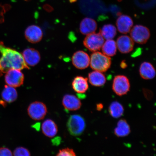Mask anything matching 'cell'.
<instances>
[{
    "label": "cell",
    "mask_w": 156,
    "mask_h": 156,
    "mask_svg": "<svg viewBox=\"0 0 156 156\" xmlns=\"http://www.w3.org/2000/svg\"><path fill=\"white\" fill-rule=\"evenodd\" d=\"M120 67L122 69H125V68L127 67V65L125 61L123 60V61L120 64Z\"/></svg>",
    "instance_id": "f546056e"
},
{
    "label": "cell",
    "mask_w": 156,
    "mask_h": 156,
    "mask_svg": "<svg viewBox=\"0 0 156 156\" xmlns=\"http://www.w3.org/2000/svg\"><path fill=\"white\" fill-rule=\"evenodd\" d=\"M62 103L66 111H77L81 108L82 105L81 101L78 98L70 94L64 95Z\"/></svg>",
    "instance_id": "7c38bea8"
},
{
    "label": "cell",
    "mask_w": 156,
    "mask_h": 156,
    "mask_svg": "<svg viewBox=\"0 0 156 156\" xmlns=\"http://www.w3.org/2000/svg\"><path fill=\"white\" fill-rule=\"evenodd\" d=\"M130 129L129 125L125 120H120L114 130L115 134L118 137H124L130 133Z\"/></svg>",
    "instance_id": "44dd1931"
},
{
    "label": "cell",
    "mask_w": 156,
    "mask_h": 156,
    "mask_svg": "<svg viewBox=\"0 0 156 156\" xmlns=\"http://www.w3.org/2000/svg\"><path fill=\"white\" fill-rule=\"evenodd\" d=\"M22 54L25 63L28 66L34 67L37 65L40 61V52L35 49L27 48L24 50Z\"/></svg>",
    "instance_id": "5bb4252c"
},
{
    "label": "cell",
    "mask_w": 156,
    "mask_h": 156,
    "mask_svg": "<svg viewBox=\"0 0 156 156\" xmlns=\"http://www.w3.org/2000/svg\"><path fill=\"white\" fill-rule=\"evenodd\" d=\"M99 34L105 40H112L116 35L117 29L112 24L105 25L100 29Z\"/></svg>",
    "instance_id": "7402d4cb"
},
{
    "label": "cell",
    "mask_w": 156,
    "mask_h": 156,
    "mask_svg": "<svg viewBox=\"0 0 156 156\" xmlns=\"http://www.w3.org/2000/svg\"><path fill=\"white\" fill-rule=\"evenodd\" d=\"M42 130L45 136L48 137L52 138L57 134L58 128L57 125L53 120L48 119L43 122Z\"/></svg>",
    "instance_id": "d6986e66"
},
{
    "label": "cell",
    "mask_w": 156,
    "mask_h": 156,
    "mask_svg": "<svg viewBox=\"0 0 156 156\" xmlns=\"http://www.w3.org/2000/svg\"><path fill=\"white\" fill-rule=\"evenodd\" d=\"M73 65L79 69H84L90 65V57L86 52L78 51L74 53L72 58Z\"/></svg>",
    "instance_id": "9c48e42d"
},
{
    "label": "cell",
    "mask_w": 156,
    "mask_h": 156,
    "mask_svg": "<svg viewBox=\"0 0 156 156\" xmlns=\"http://www.w3.org/2000/svg\"><path fill=\"white\" fill-rule=\"evenodd\" d=\"M0 75L12 69H29L24 61L22 54L16 50L5 46L0 41Z\"/></svg>",
    "instance_id": "6da1fadb"
},
{
    "label": "cell",
    "mask_w": 156,
    "mask_h": 156,
    "mask_svg": "<svg viewBox=\"0 0 156 156\" xmlns=\"http://www.w3.org/2000/svg\"><path fill=\"white\" fill-rule=\"evenodd\" d=\"M13 155V156H31L30 152L29 150L23 147L16 148Z\"/></svg>",
    "instance_id": "d4e9b609"
},
{
    "label": "cell",
    "mask_w": 156,
    "mask_h": 156,
    "mask_svg": "<svg viewBox=\"0 0 156 156\" xmlns=\"http://www.w3.org/2000/svg\"><path fill=\"white\" fill-rule=\"evenodd\" d=\"M133 25L131 17L126 15H120L116 21L117 28L119 32L123 34L129 33Z\"/></svg>",
    "instance_id": "4fadbf2b"
},
{
    "label": "cell",
    "mask_w": 156,
    "mask_h": 156,
    "mask_svg": "<svg viewBox=\"0 0 156 156\" xmlns=\"http://www.w3.org/2000/svg\"><path fill=\"white\" fill-rule=\"evenodd\" d=\"M109 112L113 118H118L123 114L124 109L121 103L117 101H114L110 105Z\"/></svg>",
    "instance_id": "cb8c5ba5"
},
{
    "label": "cell",
    "mask_w": 156,
    "mask_h": 156,
    "mask_svg": "<svg viewBox=\"0 0 156 156\" xmlns=\"http://www.w3.org/2000/svg\"><path fill=\"white\" fill-rule=\"evenodd\" d=\"M112 65L111 58L99 51L93 52L90 57V65L93 69L104 73Z\"/></svg>",
    "instance_id": "7a4b0ae2"
},
{
    "label": "cell",
    "mask_w": 156,
    "mask_h": 156,
    "mask_svg": "<svg viewBox=\"0 0 156 156\" xmlns=\"http://www.w3.org/2000/svg\"><path fill=\"white\" fill-rule=\"evenodd\" d=\"M25 1H28V0H25Z\"/></svg>",
    "instance_id": "1f68e13d"
},
{
    "label": "cell",
    "mask_w": 156,
    "mask_h": 156,
    "mask_svg": "<svg viewBox=\"0 0 156 156\" xmlns=\"http://www.w3.org/2000/svg\"><path fill=\"white\" fill-rule=\"evenodd\" d=\"M105 41V39L99 33H94L87 35L83 44L88 50L93 52L100 50Z\"/></svg>",
    "instance_id": "52a82bcc"
},
{
    "label": "cell",
    "mask_w": 156,
    "mask_h": 156,
    "mask_svg": "<svg viewBox=\"0 0 156 156\" xmlns=\"http://www.w3.org/2000/svg\"><path fill=\"white\" fill-rule=\"evenodd\" d=\"M67 126L70 134L74 136L81 135L86 128L84 119L79 115H73L69 117L67 121Z\"/></svg>",
    "instance_id": "3957f363"
},
{
    "label": "cell",
    "mask_w": 156,
    "mask_h": 156,
    "mask_svg": "<svg viewBox=\"0 0 156 156\" xmlns=\"http://www.w3.org/2000/svg\"><path fill=\"white\" fill-rule=\"evenodd\" d=\"M102 107H103V106H102V105H101V104H99L98 105V106H97V107H98V110H99V109H101V108H102Z\"/></svg>",
    "instance_id": "4dcf8cb0"
},
{
    "label": "cell",
    "mask_w": 156,
    "mask_h": 156,
    "mask_svg": "<svg viewBox=\"0 0 156 156\" xmlns=\"http://www.w3.org/2000/svg\"><path fill=\"white\" fill-rule=\"evenodd\" d=\"M87 79L91 85L95 87L103 86L106 82L104 74L102 72L95 70L89 74Z\"/></svg>",
    "instance_id": "ac0fdd59"
},
{
    "label": "cell",
    "mask_w": 156,
    "mask_h": 156,
    "mask_svg": "<svg viewBox=\"0 0 156 156\" xmlns=\"http://www.w3.org/2000/svg\"><path fill=\"white\" fill-rule=\"evenodd\" d=\"M44 9L46 11L48 12H51L53 10V8L50 6L48 4H46L44 6Z\"/></svg>",
    "instance_id": "f1b7e54d"
},
{
    "label": "cell",
    "mask_w": 156,
    "mask_h": 156,
    "mask_svg": "<svg viewBox=\"0 0 156 156\" xmlns=\"http://www.w3.org/2000/svg\"><path fill=\"white\" fill-rule=\"evenodd\" d=\"M73 90L79 95L84 94L89 88L87 78L80 76L75 77L72 83Z\"/></svg>",
    "instance_id": "2e32d148"
},
{
    "label": "cell",
    "mask_w": 156,
    "mask_h": 156,
    "mask_svg": "<svg viewBox=\"0 0 156 156\" xmlns=\"http://www.w3.org/2000/svg\"><path fill=\"white\" fill-rule=\"evenodd\" d=\"M5 73V81L7 85L15 88L20 87L24 83V76L20 70L10 69Z\"/></svg>",
    "instance_id": "ba28073f"
},
{
    "label": "cell",
    "mask_w": 156,
    "mask_h": 156,
    "mask_svg": "<svg viewBox=\"0 0 156 156\" xmlns=\"http://www.w3.org/2000/svg\"><path fill=\"white\" fill-rule=\"evenodd\" d=\"M97 29V23L94 20L88 17L83 19L80 25V31L82 34L89 35L95 33Z\"/></svg>",
    "instance_id": "9a60e30c"
},
{
    "label": "cell",
    "mask_w": 156,
    "mask_h": 156,
    "mask_svg": "<svg viewBox=\"0 0 156 156\" xmlns=\"http://www.w3.org/2000/svg\"><path fill=\"white\" fill-rule=\"evenodd\" d=\"M130 37L134 42L144 44L147 42L151 36L149 29L142 25H136L130 31Z\"/></svg>",
    "instance_id": "277c9868"
},
{
    "label": "cell",
    "mask_w": 156,
    "mask_h": 156,
    "mask_svg": "<svg viewBox=\"0 0 156 156\" xmlns=\"http://www.w3.org/2000/svg\"><path fill=\"white\" fill-rule=\"evenodd\" d=\"M139 73L142 79L145 80H151L155 77V68L149 62H144L140 66Z\"/></svg>",
    "instance_id": "e0dca14e"
},
{
    "label": "cell",
    "mask_w": 156,
    "mask_h": 156,
    "mask_svg": "<svg viewBox=\"0 0 156 156\" xmlns=\"http://www.w3.org/2000/svg\"><path fill=\"white\" fill-rule=\"evenodd\" d=\"M101 48L102 53L110 57L115 55L118 49L116 42L113 39L106 40L103 44Z\"/></svg>",
    "instance_id": "603a6c76"
},
{
    "label": "cell",
    "mask_w": 156,
    "mask_h": 156,
    "mask_svg": "<svg viewBox=\"0 0 156 156\" xmlns=\"http://www.w3.org/2000/svg\"><path fill=\"white\" fill-rule=\"evenodd\" d=\"M26 40L32 44L40 42L43 36V33L40 27L32 25L27 27L24 33Z\"/></svg>",
    "instance_id": "30bf717a"
},
{
    "label": "cell",
    "mask_w": 156,
    "mask_h": 156,
    "mask_svg": "<svg viewBox=\"0 0 156 156\" xmlns=\"http://www.w3.org/2000/svg\"><path fill=\"white\" fill-rule=\"evenodd\" d=\"M7 9L6 7L0 6V23H2L4 21V13L6 10Z\"/></svg>",
    "instance_id": "83f0119b"
},
{
    "label": "cell",
    "mask_w": 156,
    "mask_h": 156,
    "mask_svg": "<svg viewBox=\"0 0 156 156\" xmlns=\"http://www.w3.org/2000/svg\"><path fill=\"white\" fill-rule=\"evenodd\" d=\"M1 97L3 101L11 103L16 100L18 97V94L15 87L6 85L2 91Z\"/></svg>",
    "instance_id": "ffe728a7"
},
{
    "label": "cell",
    "mask_w": 156,
    "mask_h": 156,
    "mask_svg": "<svg viewBox=\"0 0 156 156\" xmlns=\"http://www.w3.org/2000/svg\"><path fill=\"white\" fill-rule=\"evenodd\" d=\"M27 112L29 117L34 120H42L46 116L48 109L44 103L35 101L29 105Z\"/></svg>",
    "instance_id": "8992f818"
},
{
    "label": "cell",
    "mask_w": 156,
    "mask_h": 156,
    "mask_svg": "<svg viewBox=\"0 0 156 156\" xmlns=\"http://www.w3.org/2000/svg\"><path fill=\"white\" fill-rule=\"evenodd\" d=\"M56 156H76L73 149L67 148L60 150Z\"/></svg>",
    "instance_id": "484cf974"
},
{
    "label": "cell",
    "mask_w": 156,
    "mask_h": 156,
    "mask_svg": "<svg viewBox=\"0 0 156 156\" xmlns=\"http://www.w3.org/2000/svg\"><path fill=\"white\" fill-rule=\"evenodd\" d=\"M116 42L117 48L121 53H129L133 50L134 42L130 37L127 35L119 37Z\"/></svg>",
    "instance_id": "8fae6325"
},
{
    "label": "cell",
    "mask_w": 156,
    "mask_h": 156,
    "mask_svg": "<svg viewBox=\"0 0 156 156\" xmlns=\"http://www.w3.org/2000/svg\"><path fill=\"white\" fill-rule=\"evenodd\" d=\"M0 156H13V155L9 148L2 147L0 148Z\"/></svg>",
    "instance_id": "4316f807"
},
{
    "label": "cell",
    "mask_w": 156,
    "mask_h": 156,
    "mask_svg": "<svg viewBox=\"0 0 156 156\" xmlns=\"http://www.w3.org/2000/svg\"><path fill=\"white\" fill-rule=\"evenodd\" d=\"M130 87L129 80L126 76L119 75L114 77L112 83V90L118 96L127 94L130 90Z\"/></svg>",
    "instance_id": "5b68a950"
}]
</instances>
